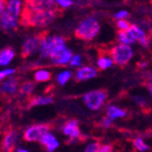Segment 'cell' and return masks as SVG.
Instances as JSON below:
<instances>
[{
	"label": "cell",
	"instance_id": "obj_6",
	"mask_svg": "<svg viewBox=\"0 0 152 152\" xmlns=\"http://www.w3.org/2000/svg\"><path fill=\"white\" fill-rule=\"evenodd\" d=\"M66 38L63 36H52L48 37L47 39L44 41V43L41 46V54L43 58H48L52 56L58 52L62 49L66 48L65 47Z\"/></svg>",
	"mask_w": 152,
	"mask_h": 152
},
{
	"label": "cell",
	"instance_id": "obj_21",
	"mask_svg": "<svg viewBox=\"0 0 152 152\" xmlns=\"http://www.w3.org/2000/svg\"><path fill=\"white\" fill-rule=\"evenodd\" d=\"M97 64H98L99 66V69L100 70H104V69L109 68V67H111L112 64H113V62H112L111 58H107V56H100L98 58V61H97Z\"/></svg>",
	"mask_w": 152,
	"mask_h": 152
},
{
	"label": "cell",
	"instance_id": "obj_10",
	"mask_svg": "<svg viewBox=\"0 0 152 152\" xmlns=\"http://www.w3.org/2000/svg\"><path fill=\"white\" fill-rule=\"evenodd\" d=\"M129 34L131 35L133 41H136L144 47H148L151 41V35H147L142 29H140L136 25H131L130 29L128 30Z\"/></svg>",
	"mask_w": 152,
	"mask_h": 152
},
{
	"label": "cell",
	"instance_id": "obj_20",
	"mask_svg": "<svg viewBox=\"0 0 152 152\" xmlns=\"http://www.w3.org/2000/svg\"><path fill=\"white\" fill-rule=\"evenodd\" d=\"M34 79L36 82H47L52 79V74L47 70H38L34 75Z\"/></svg>",
	"mask_w": 152,
	"mask_h": 152
},
{
	"label": "cell",
	"instance_id": "obj_33",
	"mask_svg": "<svg viewBox=\"0 0 152 152\" xmlns=\"http://www.w3.org/2000/svg\"><path fill=\"white\" fill-rule=\"evenodd\" d=\"M56 4L61 5L62 8H68L69 5L72 4V1H62V0H60V1H56Z\"/></svg>",
	"mask_w": 152,
	"mask_h": 152
},
{
	"label": "cell",
	"instance_id": "obj_18",
	"mask_svg": "<svg viewBox=\"0 0 152 152\" xmlns=\"http://www.w3.org/2000/svg\"><path fill=\"white\" fill-rule=\"evenodd\" d=\"M34 87H35V83L34 82L32 81L23 82L20 86H19V89H18L19 95H21V96H30L32 94Z\"/></svg>",
	"mask_w": 152,
	"mask_h": 152
},
{
	"label": "cell",
	"instance_id": "obj_25",
	"mask_svg": "<svg viewBox=\"0 0 152 152\" xmlns=\"http://www.w3.org/2000/svg\"><path fill=\"white\" fill-rule=\"evenodd\" d=\"M70 77H71L70 71H64V72H62V74H60L58 76V81L60 82V84L64 85L70 79Z\"/></svg>",
	"mask_w": 152,
	"mask_h": 152
},
{
	"label": "cell",
	"instance_id": "obj_3",
	"mask_svg": "<svg viewBox=\"0 0 152 152\" xmlns=\"http://www.w3.org/2000/svg\"><path fill=\"white\" fill-rule=\"evenodd\" d=\"M20 1H8L7 9H5L3 15L1 16V27L5 31L13 30L17 26V18L20 12Z\"/></svg>",
	"mask_w": 152,
	"mask_h": 152
},
{
	"label": "cell",
	"instance_id": "obj_36",
	"mask_svg": "<svg viewBox=\"0 0 152 152\" xmlns=\"http://www.w3.org/2000/svg\"><path fill=\"white\" fill-rule=\"evenodd\" d=\"M150 35H152V31H151V34H150Z\"/></svg>",
	"mask_w": 152,
	"mask_h": 152
},
{
	"label": "cell",
	"instance_id": "obj_15",
	"mask_svg": "<svg viewBox=\"0 0 152 152\" xmlns=\"http://www.w3.org/2000/svg\"><path fill=\"white\" fill-rule=\"evenodd\" d=\"M39 142H41V144L47 149L48 152H53L54 150L58 147V142L56 140V137L52 134H50V133L46 134Z\"/></svg>",
	"mask_w": 152,
	"mask_h": 152
},
{
	"label": "cell",
	"instance_id": "obj_11",
	"mask_svg": "<svg viewBox=\"0 0 152 152\" xmlns=\"http://www.w3.org/2000/svg\"><path fill=\"white\" fill-rule=\"evenodd\" d=\"M63 133L70 138V140H77L81 137V131L79 128V122L76 119H71L65 124L63 127Z\"/></svg>",
	"mask_w": 152,
	"mask_h": 152
},
{
	"label": "cell",
	"instance_id": "obj_22",
	"mask_svg": "<svg viewBox=\"0 0 152 152\" xmlns=\"http://www.w3.org/2000/svg\"><path fill=\"white\" fill-rule=\"evenodd\" d=\"M134 101L140 105V107L142 110V112H145L146 114H149L150 112H151V109H150L149 104H148L147 100H146L145 98H142V97H135Z\"/></svg>",
	"mask_w": 152,
	"mask_h": 152
},
{
	"label": "cell",
	"instance_id": "obj_32",
	"mask_svg": "<svg viewBox=\"0 0 152 152\" xmlns=\"http://www.w3.org/2000/svg\"><path fill=\"white\" fill-rule=\"evenodd\" d=\"M101 126L103 128H109L112 126V119L111 118H109V117H103L102 118V121H101Z\"/></svg>",
	"mask_w": 152,
	"mask_h": 152
},
{
	"label": "cell",
	"instance_id": "obj_1",
	"mask_svg": "<svg viewBox=\"0 0 152 152\" xmlns=\"http://www.w3.org/2000/svg\"><path fill=\"white\" fill-rule=\"evenodd\" d=\"M58 14H62L60 9L53 11H33L23 5L19 23L23 27H31V28L45 27L52 23L58 16Z\"/></svg>",
	"mask_w": 152,
	"mask_h": 152
},
{
	"label": "cell",
	"instance_id": "obj_13",
	"mask_svg": "<svg viewBox=\"0 0 152 152\" xmlns=\"http://www.w3.org/2000/svg\"><path fill=\"white\" fill-rule=\"evenodd\" d=\"M97 77V70L94 67H89V66H84L81 68H78L76 71V77L75 80L77 82H81L88 80V79L95 78Z\"/></svg>",
	"mask_w": 152,
	"mask_h": 152
},
{
	"label": "cell",
	"instance_id": "obj_5",
	"mask_svg": "<svg viewBox=\"0 0 152 152\" xmlns=\"http://www.w3.org/2000/svg\"><path fill=\"white\" fill-rule=\"evenodd\" d=\"M47 36H48V31H42V32L37 33L35 35H33L30 38H28L23 43V47H21V52H20L21 58H27L30 56H32L38 48H41V46L44 43V41L48 38Z\"/></svg>",
	"mask_w": 152,
	"mask_h": 152
},
{
	"label": "cell",
	"instance_id": "obj_14",
	"mask_svg": "<svg viewBox=\"0 0 152 152\" xmlns=\"http://www.w3.org/2000/svg\"><path fill=\"white\" fill-rule=\"evenodd\" d=\"M18 83H19V78L12 77V78H10L8 81H5L0 86V93L3 95H7V96L13 95L16 91V89H17Z\"/></svg>",
	"mask_w": 152,
	"mask_h": 152
},
{
	"label": "cell",
	"instance_id": "obj_35",
	"mask_svg": "<svg viewBox=\"0 0 152 152\" xmlns=\"http://www.w3.org/2000/svg\"><path fill=\"white\" fill-rule=\"evenodd\" d=\"M17 152H29V151H27V150H25V149H18Z\"/></svg>",
	"mask_w": 152,
	"mask_h": 152
},
{
	"label": "cell",
	"instance_id": "obj_30",
	"mask_svg": "<svg viewBox=\"0 0 152 152\" xmlns=\"http://www.w3.org/2000/svg\"><path fill=\"white\" fill-rule=\"evenodd\" d=\"M114 148H113V145H102L100 146V149H99V152H113Z\"/></svg>",
	"mask_w": 152,
	"mask_h": 152
},
{
	"label": "cell",
	"instance_id": "obj_24",
	"mask_svg": "<svg viewBox=\"0 0 152 152\" xmlns=\"http://www.w3.org/2000/svg\"><path fill=\"white\" fill-rule=\"evenodd\" d=\"M132 144H133L135 149L140 152H144V151H146V150H148L147 144L142 140H140V138H135V140H132Z\"/></svg>",
	"mask_w": 152,
	"mask_h": 152
},
{
	"label": "cell",
	"instance_id": "obj_7",
	"mask_svg": "<svg viewBox=\"0 0 152 152\" xmlns=\"http://www.w3.org/2000/svg\"><path fill=\"white\" fill-rule=\"evenodd\" d=\"M53 124L50 122L45 124H38L31 126L30 128L26 130L23 135V138L25 142H37L41 140L46 134H48L50 130L53 129Z\"/></svg>",
	"mask_w": 152,
	"mask_h": 152
},
{
	"label": "cell",
	"instance_id": "obj_29",
	"mask_svg": "<svg viewBox=\"0 0 152 152\" xmlns=\"http://www.w3.org/2000/svg\"><path fill=\"white\" fill-rule=\"evenodd\" d=\"M128 16H129V12L127 11H121V12L115 14V18H117L118 20H124V18H127Z\"/></svg>",
	"mask_w": 152,
	"mask_h": 152
},
{
	"label": "cell",
	"instance_id": "obj_27",
	"mask_svg": "<svg viewBox=\"0 0 152 152\" xmlns=\"http://www.w3.org/2000/svg\"><path fill=\"white\" fill-rule=\"evenodd\" d=\"M99 149H100V145L98 142H93L87 146L85 152H99Z\"/></svg>",
	"mask_w": 152,
	"mask_h": 152
},
{
	"label": "cell",
	"instance_id": "obj_34",
	"mask_svg": "<svg viewBox=\"0 0 152 152\" xmlns=\"http://www.w3.org/2000/svg\"><path fill=\"white\" fill-rule=\"evenodd\" d=\"M7 4H8V1L0 0V18H1V16L3 15V13H4V8Z\"/></svg>",
	"mask_w": 152,
	"mask_h": 152
},
{
	"label": "cell",
	"instance_id": "obj_28",
	"mask_svg": "<svg viewBox=\"0 0 152 152\" xmlns=\"http://www.w3.org/2000/svg\"><path fill=\"white\" fill-rule=\"evenodd\" d=\"M13 74H15V69H5V70L0 71V81Z\"/></svg>",
	"mask_w": 152,
	"mask_h": 152
},
{
	"label": "cell",
	"instance_id": "obj_12",
	"mask_svg": "<svg viewBox=\"0 0 152 152\" xmlns=\"http://www.w3.org/2000/svg\"><path fill=\"white\" fill-rule=\"evenodd\" d=\"M72 56H74L70 49L64 48L51 56V61L56 65H66L67 63H70Z\"/></svg>",
	"mask_w": 152,
	"mask_h": 152
},
{
	"label": "cell",
	"instance_id": "obj_19",
	"mask_svg": "<svg viewBox=\"0 0 152 152\" xmlns=\"http://www.w3.org/2000/svg\"><path fill=\"white\" fill-rule=\"evenodd\" d=\"M107 115L111 119H115V118H118V117H124L127 115V111L118 109L116 107H110L107 111Z\"/></svg>",
	"mask_w": 152,
	"mask_h": 152
},
{
	"label": "cell",
	"instance_id": "obj_17",
	"mask_svg": "<svg viewBox=\"0 0 152 152\" xmlns=\"http://www.w3.org/2000/svg\"><path fill=\"white\" fill-rule=\"evenodd\" d=\"M15 56V51L11 47H5L2 50H0V65H8L13 58Z\"/></svg>",
	"mask_w": 152,
	"mask_h": 152
},
{
	"label": "cell",
	"instance_id": "obj_23",
	"mask_svg": "<svg viewBox=\"0 0 152 152\" xmlns=\"http://www.w3.org/2000/svg\"><path fill=\"white\" fill-rule=\"evenodd\" d=\"M118 39L124 45H129V44L134 43V41L132 39L131 35L129 34V32L127 31H119L118 32Z\"/></svg>",
	"mask_w": 152,
	"mask_h": 152
},
{
	"label": "cell",
	"instance_id": "obj_4",
	"mask_svg": "<svg viewBox=\"0 0 152 152\" xmlns=\"http://www.w3.org/2000/svg\"><path fill=\"white\" fill-rule=\"evenodd\" d=\"M109 56H111L113 64L124 67L133 58V50L129 45L119 44V45H116L110 49Z\"/></svg>",
	"mask_w": 152,
	"mask_h": 152
},
{
	"label": "cell",
	"instance_id": "obj_2",
	"mask_svg": "<svg viewBox=\"0 0 152 152\" xmlns=\"http://www.w3.org/2000/svg\"><path fill=\"white\" fill-rule=\"evenodd\" d=\"M100 31V25L93 17H87L79 23L75 30V36L80 41H91Z\"/></svg>",
	"mask_w": 152,
	"mask_h": 152
},
{
	"label": "cell",
	"instance_id": "obj_9",
	"mask_svg": "<svg viewBox=\"0 0 152 152\" xmlns=\"http://www.w3.org/2000/svg\"><path fill=\"white\" fill-rule=\"evenodd\" d=\"M17 140V132L12 128L4 132L1 142V151L2 152H14Z\"/></svg>",
	"mask_w": 152,
	"mask_h": 152
},
{
	"label": "cell",
	"instance_id": "obj_16",
	"mask_svg": "<svg viewBox=\"0 0 152 152\" xmlns=\"http://www.w3.org/2000/svg\"><path fill=\"white\" fill-rule=\"evenodd\" d=\"M53 102V98L52 96H33L31 98H29V102L27 107L30 109L32 107H35V105H44V104H49Z\"/></svg>",
	"mask_w": 152,
	"mask_h": 152
},
{
	"label": "cell",
	"instance_id": "obj_8",
	"mask_svg": "<svg viewBox=\"0 0 152 152\" xmlns=\"http://www.w3.org/2000/svg\"><path fill=\"white\" fill-rule=\"evenodd\" d=\"M107 96H109L107 89L105 88L96 89V91H91L84 95L83 101L84 103L86 104V107L88 109L93 110V111H97V110H99L103 105Z\"/></svg>",
	"mask_w": 152,
	"mask_h": 152
},
{
	"label": "cell",
	"instance_id": "obj_26",
	"mask_svg": "<svg viewBox=\"0 0 152 152\" xmlns=\"http://www.w3.org/2000/svg\"><path fill=\"white\" fill-rule=\"evenodd\" d=\"M116 26L119 31H127V30H129L130 27H131V23L127 20H118L116 23Z\"/></svg>",
	"mask_w": 152,
	"mask_h": 152
},
{
	"label": "cell",
	"instance_id": "obj_31",
	"mask_svg": "<svg viewBox=\"0 0 152 152\" xmlns=\"http://www.w3.org/2000/svg\"><path fill=\"white\" fill-rule=\"evenodd\" d=\"M81 64V56H74L70 61L71 66H79Z\"/></svg>",
	"mask_w": 152,
	"mask_h": 152
}]
</instances>
